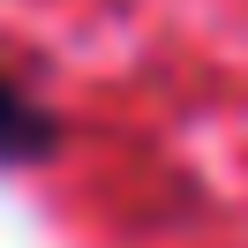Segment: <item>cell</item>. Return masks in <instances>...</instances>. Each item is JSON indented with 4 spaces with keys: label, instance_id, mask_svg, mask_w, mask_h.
Returning <instances> with one entry per match:
<instances>
[{
    "label": "cell",
    "instance_id": "cell-1",
    "mask_svg": "<svg viewBox=\"0 0 248 248\" xmlns=\"http://www.w3.org/2000/svg\"><path fill=\"white\" fill-rule=\"evenodd\" d=\"M61 151V113L31 98L16 76H0V166H46Z\"/></svg>",
    "mask_w": 248,
    "mask_h": 248
}]
</instances>
